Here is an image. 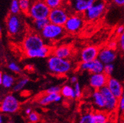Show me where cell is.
<instances>
[{
    "label": "cell",
    "instance_id": "15",
    "mask_svg": "<svg viewBox=\"0 0 124 123\" xmlns=\"http://www.w3.org/2000/svg\"><path fill=\"white\" fill-rule=\"evenodd\" d=\"M99 48L96 46H88L83 48L80 52L81 62H90L98 58Z\"/></svg>",
    "mask_w": 124,
    "mask_h": 123
},
{
    "label": "cell",
    "instance_id": "16",
    "mask_svg": "<svg viewBox=\"0 0 124 123\" xmlns=\"http://www.w3.org/2000/svg\"><path fill=\"white\" fill-rule=\"evenodd\" d=\"M98 58L104 64L113 63L116 58L115 50L108 48V47L101 48L99 50Z\"/></svg>",
    "mask_w": 124,
    "mask_h": 123
},
{
    "label": "cell",
    "instance_id": "8",
    "mask_svg": "<svg viewBox=\"0 0 124 123\" xmlns=\"http://www.w3.org/2000/svg\"><path fill=\"white\" fill-rule=\"evenodd\" d=\"M85 22L83 14L71 13L64 27L67 33H76L83 28Z\"/></svg>",
    "mask_w": 124,
    "mask_h": 123
},
{
    "label": "cell",
    "instance_id": "31",
    "mask_svg": "<svg viewBox=\"0 0 124 123\" xmlns=\"http://www.w3.org/2000/svg\"><path fill=\"white\" fill-rule=\"evenodd\" d=\"M8 68L13 72H15L16 73H20L22 71L20 67L17 64H16L15 62H13L8 64Z\"/></svg>",
    "mask_w": 124,
    "mask_h": 123
},
{
    "label": "cell",
    "instance_id": "50",
    "mask_svg": "<svg viewBox=\"0 0 124 123\" xmlns=\"http://www.w3.org/2000/svg\"><path fill=\"white\" fill-rule=\"evenodd\" d=\"M123 7H124V5H123Z\"/></svg>",
    "mask_w": 124,
    "mask_h": 123
},
{
    "label": "cell",
    "instance_id": "24",
    "mask_svg": "<svg viewBox=\"0 0 124 123\" xmlns=\"http://www.w3.org/2000/svg\"><path fill=\"white\" fill-rule=\"evenodd\" d=\"M15 82L14 77L9 75L8 73H4L3 75L2 86L6 89H10L13 87Z\"/></svg>",
    "mask_w": 124,
    "mask_h": 123
},
{
    "label": "cell",
    "instance_id": "11",
    "mask_svg": "<svg viewBox=\"0 0 124 123\" xmlns=\"http://www.w3.org/2000/svg\"><path fill=\"white\" fill-rule=\"evenodd\" d=\"M96 0H71L67 3L71 13L83 14Z\"/></svg>",
    "mask_w": 124,
    "mask_h": 123
},
{
    "label": "cell",
    "instance_id": "23",
    "mask_svg": "<svg viewBox=\"0 0 124 123\" xmlns=\"http://www.w3.org/2000/svg\"><path fill=\"white\" fill-rule=\"evenodd\" d=\"M60 94L64 98L71 99H76V95L74 90V88L72 86L68 85V84L64 85V86H63L61 87Z\"/></svg>",
    "mask_w": 124,
    "mask_h": 123
},
{
    "label": "cell",
    "instance_id": "18",
    "mask_svg": "<svg viewBox=\"0 0 124 123\" xmlns=\"http://www.w3.org/2000/svg\"><path fill=\"white\" fill-rule=\"evenodd\" d=\"M52 55L62 58H69L72 54V49L68 45H62L52 49Z\"/></svg>",
    "mask_w": 124,
    "mask_h": 123
},
{
    "label": "cell",
    "instance_id": "21",
    "mask_svg": "<svg viewBox=\"0 0 124 123\" xmlns=\"http://www.w3.org/2000/svg\"><path fill=\"white\" fill-rule=\"evenodd\" d=\"M58 94H46L41 96L38 100V104L40 106H46L52 102H55V99Z\"/></svg>",
    "mask_w": 124,
    "mask_h": 123
},
{
    "label": "cell",
    "instance_id": "14",
    "mask_svg": "<svg viewBox=\"0 0 124 123\" xmlns=\"http://www.w3.org/2000/svg\"><path fill=\"white\" fill-rule=\"evenodd\" d=\"M109 76L104 72L96 73H91L89 83L94 90H100L104 86H107V83Z\"/></svg>",
    "mask_w": 124,
    "mask_h": 123
},
{
    "label": "cell",
    "instance_id": "38",
    "mask_svg": "<svg viewBox=\"0 0 124 123\" xmlns=\"http://www.w3.org/2000/svg\"><path fill=\"white\" fill-rule=\"evenodd\" d=\"M118 47V42L113 41V42H110L108 45V47L110 48H112L113 50H115L116 47Z\"/></svg>",
    "mask_w": 124,
    "mask_h": 123
},
{
    "label": "cell",
    "instance_id": "33",
    "mask_svg": "<svg viewBox=\"0 0 124 123\" xmlns=\"http://www.w3.org/2000/svg\"><path fill=\"white\" fill-rule=\"evenodd\" d=\"M74 90L75 92L76 95V98L79 99L80 98L82 95V90H81V87L80 84L78 82L76 84H74Z\"/></svg>",
    "mask_w": 124,
    "mask_h": 123
},
{
    "label": "cell",
    "instance_id": "7",
    "mask_svg": "<svg viewBox=\"0 0 124 123\" xmlns=\"http://www.w3.org/2000/svg\"><path fill=\"white\" fill-rule=\"evenodd\" d=\"M45 45V40L40 33L34 31L27 33L22 42V47L24 51L39 48Z\"/></svg>",
    "mask_w": 124,
    "mask_h": 123
},
{
    "label": "cell",
    "instance_id": "3",
    "mask_svg": "<svg viewBox=\"0 0 124 123\" xmlns=\"http://www.w3.org/2000/svg\"><path fill=\"white\" fill-rule=\"evenodd\" d=\"M50 9L44 0H33L27 16L32 20L48 18Z\"/></svg>",
    "mask_w": 124,
    "mask_h": 123
},
{
    "label": "cell",
    "instance_id": "44",
    "mask_svg": "<svg viewBox=\"0 0 124 123\" xmlns=\"http://www.w3.org/2000/svg\"><path fill=\"white\" fill-rule=\"evenodd\" d=\"M63 1H64V3H68V2H69V1H71V0H63Z\"/></svg>",
    "mask_w": 124,
    "mask_h": 123
},
{
    "label": "cell",
    "instance_id": "39",
    "mask_svg": "<svg viewBox=\"0 0 124 123\" xmlns=\"http://www.w3.org/2000/svg\"><path fill=\"white\" fill-rule=\"evenodd\" d=\"M124 32V25H120L116 29V33L118 36L122 34Z\"/></svg>",
    "mask_w": 124,
    "mask_h": 123
},
{
    "label": "cell",
    "instance_id": "1",
    "mask_svg": "<svg viewBox=\"0 0 124 123\" xmlns=\"http://www.w3.org/2000/svg\"><path fill=\"white\" fill-rule=\"evenodd\" d=\"M47 67L54 75L63 76L71 72L73 65L69 58H62L52 54L47 59Z\"/></svg>",
    "mask_w": 124,
    "mask_h": 123
},
{
    "label": "cell",
    "instance_id": "36",
    "mask_svg": "<svg viewBox=\"0 0 124 123\" xmlns=\"http://www.w3.org/2000/svg\"><path fill=\"white\" fill-rule=\"evenodd\" d=\"M118 109L121 111H124V92L118 100Z\"/></svg>",
    "mask_w": 124,
    "mask_h": 123
},
{
    "label": "cell",
    "instance_id": "48",
    "mask_svg": "<svg viewBox=\"0 0 124 123\" xmlns=\"http://www.w3.org/2000/svg\"><path fill=\"white\" fill-rule=\"evenodd\" d=\"M106 1H108V2L110 1V0H106Z\"/></svg>",
    "mask_w": 124,
    "mask_h": 123
},
{
    "label": "cell",
    "instance_id": "45",
    "mask_svg": "<svg viewBox=\"0 0 124 123\" xmlns=\"http://www.w3.org/2000/svg\"><path fill=\"white\" fill-rule=\"evenodd\" d=\"M1 27L0 26V35H1Z\"/></svg>",
    "mask_w": 124,
    "mask_h": 123
},
{
    "label": "cell",
    "instance_id": "30",
    "mask_svg": "<svg viewBox=\"0 0 124 123\" xmlns=\"http://www.w3.org/2000/svg\"><path fill=\"white\" fill-rule=\"evenodd\" d=\"M113 70H114V65H113V63L105 64L103 72L105 73L106 75L110 77L112 75V73H113Z\"/></svg>",
    "mask_w": 124,
    "mask_h": 123
},
{
    "label": "cell",
    "instance_id": "43",
    "mask_svg": "<svg viewBox=\"0 0 124 123\" xmlns=\"http://www.w3.org/2000/svg\"><path fill=\"white\" fill-rule=\"evenodd\" d=\"M3 123V116H2L1 114L0 113V123Z\"/></svg>",
    "mask_w": 124,
    "mask_h": 123
},
{
    "label": "cell",
    "instance_id": "9",
    "mask_svg": "<svg viewBox=\"0 0 124 123\" xmlns=\"http://www.w3.org/2000/svg\"><path fill=\"white\" fill-rule=\"evenodd\" d=\"M20 103L13 94H8L0 103V112L6 114H14L19 111Z\"/></svg>",
    "mask_w": 124,
    "mask_h": 123
},
{
    "label": "cell",
    "instance_id": "47",
    "mask_svg": "<svg viewBox=\"0 0 124 123\" xmlns=\"http://www.w3.org/2000/svg\"><path fill=\"white\" fill-rule=\"evenodd\" d=\"M122 114H123V116L124 117V111H122Z\"/></svg>",
    "mask_w": 124,
    "mask_h": 123
},
{
    "label": "cell",
    "instance_id": "41",
    "mask_svg": "<svg viewBox=\"0 0 124 123\" xmlns=\"http://www.w3.org/2000/svg\"><path fill=\"white\" fill-rule=\"evenodd\" d=\"M31 112H32V111H31V109L30 108H27V109H25V114H27V116H28V114H30Z\"/></svg>",
    "mask_w": 124,
    "mask_h": 123
},
{
    "label": "cell",
    "instance_id": "6",
    "mask_svg": "<svg viewBox=\"0 0 124 123\" xmlns=\"http://www.w3.org/2000/svg\"><path fill=\"white\" fill-rule=\"evenodd\" d=\"M71 13L67 3H65L63 6L50 9L48 19L50 23L64 26Z\"/></svg>",
    "mask_w": 124,
    "mask_h": 123
},
{
    "label": "cell",
    "instance_id": "32",
    "mask_svg": "<svg viewBox=\"0 0 124 123\" xmlns=\"http://www.w3.org/2000/svg\"><path fill=\"white\" fill-rule=\"evenodd\" d=\"M28 119L30 123H38L40 121V116L35 112H32L28 115Z\"/></svg>",
    "mask_w": 124,
    "mask_h": 123
},
{
    "label": "cell",
    "instance_id": "40",
    "mask_svg": "<svg viewBox=\"0 0 124 123\" xmlns=\"http://www.w3.org/2000/svg\"><path fill=\"white\" fill-rule=\"evenodd\" d=\"M78 82V78L77 77V76L76 75H73L70 78V82L72 84H74L76 82Z\"/></svg>",
    "mask_w": 124,
    "mask_h": 123
},
{
    "label": "cell",
    "instance_id": "37",
    "mask_svg": "<svg viewBox=\"0 0 124 123\" xmlns=\"http://www.w3.org/2000/svg\"><path fill=\"white\" fill-rule=\"evenodd\" d=\"M110 1L118 6H123L124 4V0H110Z\"/></svg>",
    "mask_w": 124,
    "mask_h": 123
},
{
    "label": "cell",
    "instance_id": "12",
    "mask_svg": "<svg viewBox=\"0 0 124 123\" xmlns=\"http://www.w3.org/2000/svg\"><path fill=\"white\" fill-rule=\"evenodd\" d=\"M105 64L98 58L90 62H81L78 65L79 70L82 72H88L90 73L103 72Z\"/></svg>",
    "mask_w": 124,
    "mask_h": 123
},
{
    "label": "cell",
    "instance_id": "19",
    "mask_svg": "<svg viewBox=\"0 0 124 123\" xmlns=\"http://www.w3.org/2000/svg\"><path fill=\"white\" fill-rule=\"evenodd\" d=\"M92 100L93 104L98 110H104L105 106V102L100 90H94L92 94Z\"/></svg>",
    "mask_w": 124,
    "mask_h": 123
},
{
    "label": "cell",
    "instance_id": "49",
    "mask_svg": "<svg viewBox=\"0 0 124 123\" xmlns=\"http://www.w3.org/2000/svg\"><path fill=\"white\" fill-rule=\"evenodd\" d=\"M1 98H0V103H1Z\"/></svg>",
    "mask_w": 124,
    "mask_h": 123
},
{
    "label": "cell",
    "instance_id": "42",
    "mask_svg": "<svg viewBox=\"0 0 124 123\" xmlns=\"http://www.w3.org/2000/svg\"><path fill=\"white\" fill-rule=\"evenodd\" d=\"M3 73L0 71V85H2V81H3Z\"/></svg>",
    "mask_w": 124,
    "mask_h": 123
},
{
    "label": "cell",
    "instance_id": "22",
    "mask_svg": "<svg viewBox=\"0 0 124 123\" xmlns=\"http://www.w3.org/2000/svg\"><path fill=\"white\" fill-rule=\"evenodd\" d=\"M94 123H106L108 121V114L104 110H98L93 112Z\"/></svg>",
    "mask_w": 124,
    "mask_h": 123
},
{
    "label": "cell",
    "instance_id": "29",
    "mask_svg": "<svg viewBox=\"0 0 124 123\" xmlns=\"http://www.w3.org/2000/svg\"><path fill=\"white\" fill-rule=\"evenodd\" d=\"M79 123H94L93 112H88L83 114L79 121Z\"/></svg>",
    "mask_w": 124,
    "mask_h": 123
},
{
    "label": "cell",
    "instance_id": "2",
    "mask_svg": "<svg viewBox=\"0 0 124 123\" xmlns=\"http://www.w3.org/2000/svg\"><path fill=\"white\" fill-rule=\"evenodd\" d=\"M108 1L106 0H96L85 11L83 16L86 22H94L100 18L107 9Z\"/></svg>",
    "mask_w": 124,
    "mask_h": 123
},
{
    "label": "cell",
    "instance_id": "28",
    "mask_svg": "<svg viewBox=\"0 0 124 123\" xmlns=\"http://www.w3.org/2000/svg\"><path fill=\"white\" fill-rule=\"evenodd\" d=\"M44 1L50 9L63 6L65 3L63 0H44Z\"/></svg>",
    "mask_w": 124,
    "mask_h": 123
},
{
    "label": "cell",
    "instance_id": "34",
    "mask_svg": "<svg viewBox=\"0 0 124 123\" xmlns=\"http://www.w3.org/2000/svg\"><path fill=\"white\" fill-rule=\"evenodd\" d=\"M61 87L59 86H52V87H49L46 90L45 93L46 94H59L61 92Z\"/></svg>",
    "mask_w": 124,
    "mask_h": 123
},
{
    "label": "cell",
    "instance_id": "26",
    "mask_svg": "<svg viewBox=\"0 0 124 123\" xmlns=\"http://www.w3.org/2000/svg\"><path fill=\"white\" fill-rule=\"evenodd\" d=\"M29 82V79L27 77L22 78L20 80H19L15 84L13 87V90L14 92H19L23 89L25 86H27V84Z\"/></svg>",
    "mask_w": 124,
    "mask_h": 123
},
{
    "label": "cell",
    "instance_id": "20",
    "mask_svg": "<svg viewBox=\"0 0 124 123\" xmlns=\"http://www.w3.org/2000/svg\"><path fill=\"white\" fill-rule=\"evenodd\" d=\"M50 23L49 19H39V20H34L31 22V27L34 31L38 33H40L45 27Z\"/></svg>",
    "mask_w": 124,
    "mask_h": 123
},
{
    "label": "cell",
    "instance_id": "5",
    "mask_svg": "<svg viewBox=\"0 0 124 123\" xmlns=\"http://www.w3.org/2000/svg\"><path fill=\"white\" fill-rule=\"evenodd\" d=\"M6 29L11 36H16L25 31V25L22 18L18 14H10L6 18Z\"/></svg>",
    "mask_w": 124,
    "mask_h": 123
},
{
    "label": "cell",
    "instance_id": "10",
    "mask_svg": "<svg viewBox=\"0 0 124 123\" xmlns=\"http://www.w3.org/2000/svg\"><path fill=\"white\" fill-rule=\"evenodd\" d=\"M105 102L104 111L108 114L115 112L118 108V99L116 98L107 86L100 89Z\"/></svg>",
    "mask_w": 124,
    "mask_h": 123
},
{
    "label": "cell",
    "instance_id": "46",
    "mask_svg": "<svg viewBox=\"0 0 124 123\" xmlns=\"http://www.w3.org/2000/svg\"><path fill=\"white\" fill-rule=\"evenodd\" d=\"M122 123H124V119H122Z\"/></svg>",
    "mask_w": 124,
    "mask_h": 123
},
{
    "label": "cell",
    "instance_id": "13",
    "mask_svg": "<svg viewBox=\"0 0 124 123\" xmlns=\"http://www.w3.org/2000/svg\"><path fill=\"white\" fill-rule=\"evenodd\" d=\"M52 49L53 48L49 45H45L39 48L27 50L24 52L25 56L29 58H44L52 55Z\"/></svg>",
    "mask_w": 124,
    "mask_h": 123
},
{
    "label": "cell",
    "instance_id": "35",
    "mask_svg": "<svg viewBox=\"0 0 124 123\" xmlns=\"http://www.w3.org/2000/svg\"><path fill=\"white\" fill-rule=\"evenodd\" d=\"M118 45L121 51L124 53V32L119 35L118 41Z\"/></svg>",
    "mask_w": 124,
    "mask_h": 123
},
{
    "label": "cell",
    "instance_id": "17",
    "mask_svg": "<svg viewBox=\"0 0 124 123\" xmlns=\"http://www.w3.org/2000/svg\"><path fill=\"white\" fill-rule=\"evenodd\" d=\"M107 86L113 95L119 99L124 94V87L118 80L110 76L108 77Z\"/></svg>",
    "mask_w": 124,
    "mask_h": 123
},
{
    "label": "cell",
    "instance_id": "25",
    "mask_svg": "<svg viewBox=\"0 0 124 123\" xmlns=\"http://www.w3.org/2000/svg\"><path fill=\"white\" fill-rule=\"evenodd\" d=\"M33 0H19V5L21 11L27 15Z\"/></svg>",
    "mask_w": 124,
    "mask_h": 123
},
{
    "label": "cell",
    "instance_id": "4",
    "mask_svg": "<svg viewBox=\"0 0 124 123\" xmlns=\"http://www.w3.org/2000/svg\"><path fill=\"white\" fill-rule=\"evenodd\" d=\"M66 32L64 26L49 23L40 33L44 40L52 42L62 38Z\"/></svg>",
    "mask_w": 124,
    "mask_h": 123
},
{
    "label": "cell",
    "instance_id": "27",
    "mask_svg": "<svg viewBox=\"0 0 124 123\" xmlns=\"http://www.w3.org/2000/svg\"><path fill=\"white\" fill-rule=\"evenodd\" d=\"M9 11L11 14H19L21 12L20 7L19 5V0H12L10 5Z\"/></svg>",
    "mask_w": 124,
    "mask_h": 123
}]
</instances>
